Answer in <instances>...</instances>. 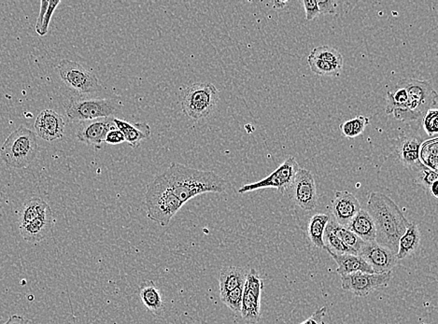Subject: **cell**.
<instances>
[{
    "label": "cell",
    "mask_w": 438,
    "mask_h": 324,
    "mask_svg": "<svg viewBox=\"0 0 438 324\" xmlns=\"http://www.w3.org/2000/svg\"><path fill=\"white\" fill-rule=\"evenodd\" d=\"M365 210L373 220L377 244L397 253L400 237L410 224L401 210L388 196L372 192Z\"/></svg>",
    "instance_id": "1"
},
{
    "label": "cell",
    "mask_w": 438,
    "mask_h": 324,
    "mask_svg": "<svg viewBox=\"0 0 438 324\" xmlns=\"http://www.w3.org/2000/svg\"><path fill=\"white\" fill-rule=\"evenodd\" d=\"M162 176L183 205L204 193H224L227 187L226 181L214 172L192 169L178 163L170 164Z\"/></svg>",
    "instance_id": "2"
},
{
    "label": "cell",
    "mask_w": 438,
    "mask_h": 324,
    "mask_svg": "<svg viewBox=\"0 0 438 324\" xmlns=\"http://www.w3.org/2000/svg\"><path fill=\"white\" fill-rule=\"evenodd\" d=\"M145 206L148 219L166 227L183 205L176 198L168 182L160 174L147 186Z\"/></svg>",
    "instance_id": "3"
},
{
    "label": "cell",
    "mask_w": 438,
    "mask_h": 324,
    "mask_svg": "<svg viewBox=\"0 0 438 324\" xmlns=\"http://www.w3.org/2000/svg\"><path fill=\"white\" fill-rule=\"evenodd\" d=\"M39 152L37 135L32 130L20 126L11 133L0 149V156L8 167L24 169L35 160Z\"/></svg>",
    "instance_id": "4"
},
{
    "label": "cell",
    "mask_w": 438,
    "mask_h": 324,
    "mask_svg": "<svg viewBox=\"0 0 438 324\" xmlns=\"http://www.w3.org/2000/svg\"><path fill=\"white\" fill-rule=\"evenodd\" d=\"M218 101L219 91L212 83H192L181 92V111L193 121L204 120L215 111Z\"/></svg>",
    "instance_id": "5"
},
{
    "label": "cell",
    "mask_w": 438,
    "mask_h": 324,
    "mask_svg": "<svg viewBox=\"0 0 438 324\" xmlns=\"http://www.w3.org/2000/svg\"><path fill=\"white\" fill-rule=\"evenodd\" d=\"M408 92V105L404 112L396 115V120L418 121L437 104V92L427 80L404 79L400 80Z\"/></svg>",
    "instance_id": "6"
},
{
    "label": "cell",
    "mask_w": 438,
    "mask_h": 324,
    "mask_svg": "<svg viewBox=\"0 0 438 324\" xmlns=\"http://www.w3.org/2000/svg\"><path fill=\"white\" fill-rule=\"evenodd\" d=\"M121 106V101L116 98L88 100L80 97H71L64 105L66 114L69 120L82 121L114 117Z\"/></svg>",
    "instance_id": "7"
},
{
    "label": "cell",
    "mask_w": 438,
    "mask_h": 324,
    "mask_svg": "<svg viewBox=\"0 0 438 324\" xmlns=\"http://www.w3.org/2000/svg\"><path fill=\"white\" fill-rule=\"evenodd\" d=\"M57 71L65 85L79 94L92 95L102 91V85L96 75L75 61L62 60Z\"/></svg>",
    "instance_id": "8"
},
{
    "label": "cell",
    "mask_w": 438,
    "mask_h": 324,
    "mask_svg": "<svg viewBox=\"0 0 438 324\" xmlns=\"http://www.w3.org/2000/svg\"><path fill=\"white\" fill-rule=\"evenodd\" d=\"M299 169H300V167H299L298 161L293 156H290L275 172L271 173L269 177L255 182V184L243 185L238 190V193L241 195H244V193L253 192V191L256 190L275 188V189L279 191V193L284 195L286 191L289 190Z\"/></svg>",
    "instance_id": "9"
},
{
    "label": "cell",
    "mask_w": 438,
    "mask_h": 324,
    "mask_svg": "<svg viewBox=\"0 0 438 324\" xmlns=\"http://www.w3.org/2000/svg\"><path fill=\"white\" fill-rule=\"evenodd\" d=\"M288 191L293 203L301 210L311 211L318 206L315 179L308 170L300 167Z\"/></svg>",
    "instance_id": "10"
},
{
    "label": "cell",
    "mask_w": 438,
    "mask_h": 324,
    "mask_svg": "<svg viewBox=\"0 0 438 324\" xmlns=\"http://www.w3.org/2000/svg\"><path fill=\"white\" fill-rule=\"evenodd\" d=\"M391 272L383 274H368L364 272H355L341 277V286L344 291L351 292L360 297L377 290L387 287L391 280Z\"/></svg>",
    "instance_id": "11"
},
{
    "label": "cell",
    "mask_w": 438,
    "mask_h": 324,
    "mask_svg": "<svg viewBox=\"0 0 438 324\" xmlns=\"http://www.w3.org/2000/svg\"><path fill=\"white\" fill-rule=\"evenodd\" d=\"M357 256L365 260V262L370 266L375 274L391 272L399 263L396 253L382 245L377 244V242H365L360 248Z\"/></svg>",
    "instance_id": "12"
},
{
    "label": "cell",
    "mask_w": 438,
    "mask_h": 324,
    "mask_svg": "<svg viewBox=\"0 0 438 324\" xmlns=\"http://www.w3.org/2000/svg\"><path fill=\"white\" fill-rule=\"evenodd\" d=\"M114 117L100 118L96 120L83 121L76 137L80 143L93 145L97 149L102 147L105 143L107 134L111 130L116 128L114 123Z\"/></svg>",
    "instance_id": "13"
},
{
    "label": "cell",
    "mask_w": 438,
    "mask_h": 324,
    "mask_svg": "<svg viewBox=\"0 0 438 324\" xmlns=\"http://www.w3.org/2000/svg\"><path fill=\"white\" fill-rule=\"evenodd\" d=\"M422 143V138L412 134L400 136L399 140L394 141V155L403 166L412 172L422 166L419 157L420 148Z\"/></svg>",
    "instance_id": "14"
},
{
    "label": "cell",
    "mask_w": 438,
    "mask_h": 324,
    "mask_svg": "<svg viewBox=\"0 0 438 324\" xmlns=\"http://www.w3.org/2000/svg\"><path fill=\"white\" fill-rule=\"evenodd\" d=\"M66 123L64 118L53 109H44L35 121V134L43 140L51 141L60 140L64 136Z\"/></svg>",
    "instance_id": "15"
},
{
    "label": "cell",
    "mask_w": 438,
    "mask_h": 324,
    "mask_svg": "<svg viewBox=\"0 0 438 324\" xmlns=\"http://www.w3.org/2000/svg\"><path fill=\"white\" fill-rule=\"evenodd\" d=\"M361 210V204L353 193L348 191H336L332 200V217L337 224L347 227Z\"/></svg>",
    "instance_id": "16"
},
{
    "label": "cell",
    "mask_w": 438,
    "mask_h": 324,
    "mask_svg": "<svg viewBox=\"0 0 438 324\" xmlns=\"http://www.w3.org/2000/svg\"><path fill=\"white\" fill-rule=\"evenodd\" d=\"M54 219L51 208L27 224L19 227L20 235L25 241L36 244L47 239L53 232Z\"/></svg>",
    "instance_id": "17"
},
{
    "label": "cell",
    "mask_w": 438,
    "mask_h": 324,
    "mask_svg": "<svg viewBox=\"0 0 438 324\" xmlns=\"http://www.w3.org/2000/svg\"><path fill=\"white\" fill-rule=\"evenodd\" d=\"M114 123L116 128L123 133L126 143L134 149L140 147L143 140L151 137L152 129L148 124H131L115 117L114 118Z\"/></svg>",
    "instance_id": "18"
},
{
    "label": "cell",
    "mask_w": 438,
    "mask_h": 324,
    "mask_svg": "<svg viewBox=\"0 0 438 324\" xmlns=\"http://www.w3.org/2000/svg\"><path fill=\"white\" fill-rule=\"evenodd\" d=\"M346 228L364 242H376V228L373 220L365 210H360Z\"/></svg>",
    "instance_id": "19"
},
{
    "label": "cell",
    "mask_w": 438,
    "mask_h": 324,
    "mask_svg": "<svg viewBox=\"0 0 438 324\" xmlns=\"http://www.w3.org/2000/svg\"><path fill=\"white\" fill-rule=\"evenodd\" d=\"M329 254L337 264V274L341 277L355 273V272L375 274L370 266L365 262V260L357 254H335L332 253H329Z\"/></svg>",
    "instance_id": "20"
},
{
    "label": "cell",
    "mask_w": 438,
    "mask_h": 324,
    "mask_svg": "<svg viewBox=\"0 0 438 324\" xmlns=\"http://www.w3.org/2000/svg\"><path fill=\"white\" fill-rule=\"evenodd\" d=\"M248 272L249 271L246 269L238 266H229L221 269L219 276L220 296L243 286L246 282Z\"/></svg>",
    "instance_id": "21"
},
{
    "label": "cell",
    "mask_w": 438,
    "mask_h": 324,
    "mask_svg": "<svg viewBox=\"0 0 438 324\" xmlns=\"http://www.w3.org/2000/svg\"><path fill=\"white\" fill-rule=\"evenodd\" d=\"M141 302L148 311L157 315H161L164 311V303L159 290L154 282H145L140 288Z\"/></svg>",
    "instance_id": "22"
},
{
    "label": "cell",
    "mask_w": 438,
    "mask_h": 324,
    "mask_svg": "<svg viewBox=\"0 0 438 324\" xmlns=\"http://www.w3.org/2000/svg\"><path fill=\"white\" fill-rule=\"evenodd\" d=\"M420 242V233L416 224H410L406 230L404 235L400 237L399 242V251H397V260L405 259L410 256L419 248Z\"/></svg>",
    "instance_id": "23"
},
{
    "label": "cell",
    "mask_w": 438,
    "mask_h": 324,
    "mask_svg": "<svg viewBox=\"0 0 438 324\" xmlns=\"http://www.w3.org/2000/svg\"><path fill=\"white\" fill-rule=\"evenodd\" d=\"M50 206L42 198H33L25 201L18 214L19 227L27 224L28 222L39 218L46 211L50 210Z\"/></svg>",
    "instance_id": "24"
},
{
    "label": "cell",
    "mask_w": 438,
    "mask_h": 324,
    "mask_svg": "<svg viewBox=\"0 0 438 324\" xmlns=\"http://www.w3.org/2000/svg\"><path fill=\"white\" fill-rule=\"evenodd\" d=\"M330 217L328 214L317 213L311 217L308 222V237L316 248H324V236Z\"/></svg>",
    "instance_id": "25"
},
{
    "label": "cell",
    "mask_w": 438,
    "mask_h": 324,
    "mask_svg": "<svg viewBox=\"0 0 438 324\" xmlns=\"http://www.w3.org/2000/svg\"><path fill=\"white\" fill-rule=\"evenodd\" d=\"M386 101H387L386 114H394V116H396L405 111L408 105V92L401 83L399 82L393 89L387 92Z\"/></svg>",
    "instance_id": "26"
},
{
    "label": "cell",
    "mask_w": 438,
    "mask_h": 324,
    "mask_svg": "<svg viewBox=\"0 0 438 324\" xmlns=\"http://www.w3.org/2000/svg\"><path fill=\"white\" fill-rule=\"evenodd\" d=\"M241 314L242 319L247 323H258L261 317V299L244 290Z\"/></svg>",
    "instance_id": "27"
},
{
    "label": "cell",
    "mask_w": 438,
    "mask_h": 324,
    "mask_svg": "<svg viewBox=\"0 0 438 324\" xmlns=\"http://www.w3.org/2000/svg\"><path fill=\"white\" fill-rule=\"evenodd\" d=\"M327 229L329 230L331 233L334 234L337 239L341 240L346 246L348 248H353V250L358 253L360 248L364 244V241L361 239H359L355 234L351 232V231L347 229L346 227H341L337 224L334 220L333 217H330L329 222H328Z\"/></svg>",
    "instance_id": "28"
},
{
    "label": "cell",
    "mask_w": 438,
    "mask_h": 324,
    "mask_svg": "<svg viewBox=\"0 0 438 324\" xmlns=\"http://www.w3.org/2000/svg\"><path fill=\"white\" fill-rule=\"evenodd\" d=\"M420 161L423 166L434 172H438V138L425 140L420 148Z\"/></svg>",
    "instance_id": "29"
},
{
    "label": "cell",
    "mask_w": 438,
    "mask_h": 324,
    "mask_svg": "<svg viewBox=\"0 0 438 324\" xmlns=\"http://www.w3.org/2000/svg\"><path fill=\"white\" fill-rule=\"evenodd\" d=\"M310 56L324 61V62L335 66L340 69L343 68L342 54L330 46H319V47L314 48L310 52Z\"/></svg>",
    "instance_id": "30"
},
{
    "label": "cell",
    "mask_w": 438,
    "mask_h": 324,
    "mask_svg": "<svg viewBox=\"0 0 438 324\" xmlns=\"http://www.w3.org/2000/svg\"><path fill=\"white\" fill-rule=\"evenodd\" d=\"M370 124V119L365 116H357L340 124L339 129L346 138L358 137L365 131V127Z\"/></svg>",
    "instance_id": "31"
},
{
    "label": "cell",
    "mask_w": 438,
    "mask_h": 324,
    "mask_svg": "<svg viewBox=\"0 0 438 324\" xmlns=\"http://www.w3.org/2000/svg\"><path fill=\"white\" fill-rule=\"evenodd\" d=\"M324 248L328 253L335 254H357L353 248H348L339 239L325 228L324 236Z\"/></svg>",
    "instance_id": "32"
},
{
    "label": "cell",
    "mask_w": 438,
    "mask_h": 324,
    "mask_svg": "<svg viewBox=\"0 0 438 324\" xmlns=\"http://www.w3.org/2000/svg\"><path fill=\"white\" fill-rule=\"evenodd\" d=\"M308 63L311 71L320 76L337 77L342 71L335 66L330 65V64L322 60L313 59L310 56L308 57Z\"/></svg>",
    "instance_id": "33"
},
{
    "label": "cell",
    "mask_w": 438,
    "mask_h": 324,
    "mask_svg": "<svg viewBox=\"0 0 438 324\" xmlns=\"http://www.w3.org/2000/svg\"><path fill=\"white\" fill-rule=\"evenodd\" d=\"M243 292L244 285L236 288L235 290L230 291L226 294L221 295V302L226 306H229L235 313H241Z\"/></svg>",
    "instance_id": "34"
},
{
    "label": "cell",
    "mask_w": 438,
    "mask_h": 324,
    "mask_svg": "<svg viewBox=\"0 0 438 324\" xmlns=\"http://www.w3.org/2000/svg\"><path fill=\"white\" fill-rule=\"evenodd\" d=\"M264 288V282L255 269H250L248 272L246 282L244 284V290L249 292L253 296L261 299L262 290Z\"/></svg>",
    "instance_id": "35"
},
{
    "label": "cell",
    "mask_w": 438,
    "mask_h": 324,
    "mask_svg": "<svg viewBox=\"0 0 438 324\" xmlns=\"http://www.w3.org/2000/svg\"><path fill=\"white\" fill-rule=\"evenodd\" d=\"M415 184L420 185L425 190H429V188L432 186L434 182L438 181L437 172H433V170L429 169L428 167L422 166L419 169L415 170Z\"/></svg>",
    "instance_id": "36"
},
{
    "label": "cell",
    "mask_w": 438,
    "mask_h": 324,
    "mask_svg": "<svg viewBox=\"0 0 438 324\" xmlns=\"http://www.w3.org/2000/svg\"><path fill=\"white\" fill-rule=\"evenodd\" d=\"M423 129L429 137L436 138L438 133V111L436 108L429 109L422 117Z\"/></svg>",
    "instance_id": "37"
},
{
    "label": "cell",
    "mask_w": 438,
    "mask_h": 324,
    "mask_svg": "<svg viewBox=\"0 0 438 324\" xmlns=\"http://www.w3.org/2000/svg\"><path fill=\"white\" fill-rule=\"evenodd\" d=\"M60 1H49L48 8L44 14V17H43V21L42 27H40L39 30L37 31V33L39 35V36H45L47 34L49 25H50V21L51 19V16L54 13V11L56 10L57 6L60 4Z\"/></svg>",
    "instance_id": "38"
},
{
    "label": "cell",
    "mask_w": 438,
    "mask_h": 324,
    "mask_svg": "<svg viewBox=\"0 0 438 324\" xmlns=\"http://www.w3.org/2000/svg\"><path fill=\"white\" fill-rule=\"evenodd\" d=\"M302 4L304 6L305 19L308 21H312V20L320 16L318 1H316V0H305V1L302 2Z\"/></svg>",
    "instance_id": "39"
},
{
    "label": "cell",
    "mask_w": 438,
    "mask_h": 324,
    "mask_svg": "<svg viewBox=\"0 0 438 324\" xmlns=\"http://www.w3.org/2000/svg\"><path fill=\"white\" fill-rule=\"evenodd\" d=\"M125 141L126 140L123 133L117 128L111 130V131L107 134L105 138V143L111 144V145H118V144H122L125 143Z\"/></svg>",
    "instance_id": "40"
},
{
    "label": "cell",
    "mask_w": 438,
    "mask_h": 324,
    "mask_svg": "<svg viewBox=\"0 0 438 324\" xmlns=\"http://www.w3.org/2000/svg\"><path fill=\"white\" fill-rule=\"evenodd\" d=\"M320 16L322 14H336V2L332 0H325V1H318Z\"/></svg>",
    "instance_id": "41"
},
{
    "label": "cell",
    "mask_w": 438,
    "mask_h": 324,
    "mask_svg": "<svg viewBox=\"0 0 438 324\" xmlns=\"http://www.w3.org/2000/svg\"><path fill=\"white\" fill-rule=\"evenodd\" d=\"M327 308L325 306H322V308L317 309L312 314V316L308 318L305 322L300 324H322V320L327 314Z\"/></svg>",
    "instance_id": "42"
},
{
    "label": "cell",
    "mask_w": 438,
    "mask_h": 324,
    "mask_svg": "<svg viewBox=\"0 0 438 324\" xmlns=\"http://www.w3.org/2000/svg\"><path fill=\"white\" fill-rule=\"evenodd\" d=\"M48 5H49V1H45V0H43V1H42V6H40V13H39V18H37V25H36V31L39 30L40 27H42L43 17H44L46 11H47Z\"/></svg>",
    "instance_id": "43"
},
{
    "label": "cell",
    "mask_w": 438,
    "mask_h": 324,
    "mask_svg": "<svg viewBox=\"0 0 438 324\" xmlns=\"http://www.w3.org/2000/svg\"><path fill=\"white\" fill-rule=\"evenodd\" d=\"M4 324H31L30 320H25V318L19 316V315H11L10 319Z\"/></svg>",
    "instance_id": "44"
},
{
    "label": "cell",
    "mask_w": 438,
    "mask_h": 324,
    "mask_svg": "<svg viewBox=\"0 0 438 324\" xmlns=\"http://www.w3.org/2000/svg\"><path fill=\"white\" fill-rule=\"evenodd\" d=\"M437 186H438V181L434 182L433 184H432V186L430 188H429V192L431 193V195L434 196V198H437Z\"/></svg>",
    "instance_id": "45"
},
{
    "label": "cell",
    "mask_w": 438,
    "mask_h": 324,
    "mask_svg": "<svg viewBox=\"0 0 438 324\" xmlns=\"http://www.w3.org/2000/svg\"><path fill=\"white\" fill-rule=\"evenodd\" d=\"M286 4H287L286 1H285V2L276 1L275 3H274V5H275V6L279 5V7L276 8H284V6L286 5Z\"/></svg>",
    "instance_id": "46"
},
{
    "label": "cell",
    "mask_w": 438,
    "mask_h": 324,
    "mask_svg": "<svg viewBox=\"0 0 438 324\" xmlns=\"http://www.w3.org/2000/svg\"><path fill=\"white\" fill-rule=\"evenodd\" d=\"M322 324H324V323H322Z\"/></svg>",
    "instance_id": "47"
}]
</instances>
